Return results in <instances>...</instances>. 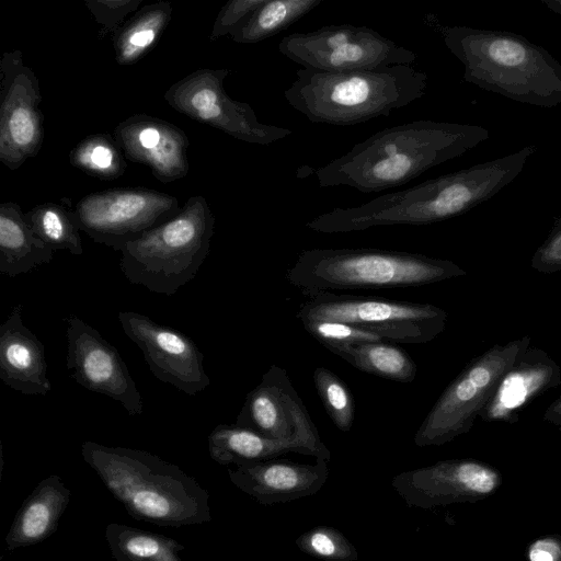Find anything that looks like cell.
I'll use <instances>...</instances> for the list:
<instances>
[{"instance_id":"1","label":"cell","mask_w":561,"mask_h":561,"mask_svg":"<svg viewBox=\"0 0 561 561\" xmlns=\"http://www.w3.org/2000/svg\"><path fill=\"white\" fill-rule=\"evenodd\" d=\"M536 152L527 146L508 156L380 195L356 207H337L305 226L321 233H344L383 226H425L460 216L507 186Z\"/></svg>"},{"instance_id":"2","label":"cell","mask_w":561,"mask_h":561,"mask_svg":"<svg viewBox=\"0 0 561 561\" xmlns=\"http://www.w3.org/2000/svg\"><path fill=\"white\" fill-rule=\"evenodd\" d=\"M490 137L479 125L414 121L381 129L314 170L321 187L379 193L403 185Z\"/></svg>"},{"instance_id":"3","label":"cell","mask_w":561,"mask_h":561,"mask_svg":"<svg viewBox=\"0 0 561 561\" xmlns=\"http://www.w3.org/2000/svg\"><path fill=\"white\" fill-rule=\"evenodd\" d=\"M85 463L135 519L162 527L211 520L209 492L176 465L146 450L85 440Z\"/></svg>"},{"instance_id":"4","label":"cell","mask_w":561,"mask_h":561,"mask_svg":"<svg viewBox=\"0 0 561 561\" xmlns=\"http://www.w3.org/2000/svg\"><path fill=\"white\" fill-rule=\"evenodd\" d=\"M439 34L463 65L465 82L525 104H561V64L526 37L459 25L439 26Z\"/></svg>"},{"instance_id":"5","label":"cell","mask_w":561,"mask_h":561,"mask_svg":"<svg viewBox=\"0 0 561 561\" xmlns=\"http://www.w3.org/2000/svg\"><path fill=\"white\" fill-rule=\"evenodd\" d=\"M426 72L411 65L322 71L301 68L284 98L311 123L350 126L389 116L423 98Z\"/></svg>"},{"instance_id":"6","label":"cell","mask_w":561,"mask_h":561,"mask_svg":"<svg viewBox=\"0 0 561 561\" xmlns=\"http://www.w3.org/2000/svg\"><path fill=\"white\" fill-rule=\"evenodd\" d=\"M467 275L450 260L374 248L304 250L286 273L308 298L340 290L419 287Z\"/></svg>"},{"instance_id":"7","label":"cell","mask_w":561,"mask_h":561,"mask_svg":"<svg viewBox=\"0 0 561 561\" xmlns=\"http://www.w3.org/2000/svg\"><path fill=\"white\" fill-rule=\"evenodd\" d=\"M214 228L206 198L192 196L173 218L125 244L119 268L130 284L172 296L201 268L210 251Z\"/></svg>"},{"instance_id":"8","label":"cell","mask_w":561,"mask_h":561,"mask_svg":"<svg viewBox=\"0 0 561 561\" xmlns=\"http://www.w3.org/2000/svg\"><path fill=\"white\" fill-rule=\"evenodd\" d=\"M530 346L524 335L495 344L468 363L442 392L414 435L417 447L440 446L468 433L504 373Z\"/></svg>"},{"instance_id":"9","label":"cell","mask_w":561,"mask_h":561,"mask_svg":"<svg viewBox=\"0 0 561 561\" xmlns=\"http://www.w3.org/2000/svg\"><path fill=\"white\" fill-rule=\"evenodd\" d=\"M296 317L299 321H341L403 344L434 340L445 330L448 319L446 310L433 304L336 293L310 297L300 304Z\"/></svg>"},{"instance_id":"10","label":"cell","mask_w":561,"mask_h":561,"mask_svg":"<svg viewBox=\"0 0 561 561\" xmlns=\"http://www.w3.org/2000/svg\"><path fill=\"white\" fill-rule=\"evenodd\" d=\"M279 53L305 69L345 71L411 65L417 54L385 37L374 28L353 25H325L311 32L284 36Z\"/></svg>"},{"instance_id":"11","label":"cell","mask_w":561,"mask_h":561,"mask_svg":"<svg viewBox=\"0 0 561 561\" xmlns=\"http://www.w3.org/2000/svg\"><path fill=\"white\" fill-rule=\"evenodd\" d=\"M181 210L176 197L146 187L110 188L83 196L73 209L82 232L121 252Z\"/></svg>"},{"instance_id":"12","label":"cell","mask_w":561,"mask_h":561,"mask_svg":"<svg viewBox=\"0 0 561 561\" xmlns=\"http://www.w3.org/2000/svg\"><path fill=\"white\" fill-rule=\"evenodd\" d=\"M229 73V69H198L172 84L164 99L181 114L249 144L267 146L293 134L260 122L250 104L229 96L224 88Z\"/></svg>"},{"instance_id":"13","label":"cell","mask_w":561,"mask_h":561,"mask_svg":"<svg viewBox=\"0 0 561 561\" xmlns=\"http://www.w3.org/2000/svg\"><path fill=\"white\" fill-rule=\"evenodd\" d=\"M0 100V161L18 170L38 153L44 139L39 82L19 49L1 56Z\"/></svg>"},{"instance_id":"14","label":"cell","mask_w":561,"mask_h":561,"mask_svg":"<svg viewBox=\"0 0 561 561\" xmlns=\"http://www.w3.org/2000/svg\"><path fill=\"white\" fill-rule=\"evenodd\" d=\"M236 424L273 439L306 445L316 459H331L287 371L276 364L271 365L259 385L248 393Z\"/></svg>"},{"instance_id":"15","label":"cell","mask_w":561,"mask_h":561,"mask_svg":"<svg viewBox=\"0 0 561 561\" xmlns=\"http://www.w3.org/2000/svg\"><path fill=\"white\" fill-rule=\"evenodd\" d=\"M66 322L70 377L83 388L119 402L130 416L141 415V394L116 347L77 316L66 318Z\"/></svg>"},{"instance_id":"16","label":"cell","mask_w":561,"mask_h":561,"mask_svg":"<svg viewBox=\"0 0 561 561\" xmlns=\"http://www.w3.org/2000/svg\"><path fill=\"white\" fill-rule=\"evenodd\" d=\"M502 474L476 459H447L396 474L391 486L410 507L432 510L473 503L493 494Z\"/></svg>"},{"instance_id":"17","label":"cell","mask_w":561,"mask_h":561,"mask_svg":"<svg viewBox=\"0 0 561 561\" xmlns=\"http://www.w3.org/2000/svg\"><path fill=\"white\" fill-rule=\"evenodd\" d=\"M117 318L157 379L188 396H195L210 385L204 355L187 335L139 312L119 311Z\"/></svg>"},{"instance_id":"18","label":"cell","mask_w":561,"mask_h":561,"mask_svg":"<svg viewBox=\"0 0 561 561\" xmlns=\"http://www.w3.org/2000/svg\"><path fill=\"white\" fill-rule=\"evenodd\" d=\"M114 139L126 159L147 165L163 183L188 172V138L178 126L147 114H136L119 123Z\"/></svg>"},{"instance_id":"19","label":"cell","mask_w":561,"mask_h":561,"mask_svg":"<svg viewBox=\"0 0 561 561\" xmlns=\"http://www.w3.org/2000/svg\"><path fill=\"white\" fill-rule=\"evenodd\" d=\"M234 486L262 505L296 501L316 494L329 478V461L300 463L287 459L245 462L228 469Z\"/></svg>"},{"instance_id":"20","label":"cell","mask_w":561,"mask_h":561,"mask_svg":"<svg viewBox=\"0 0 561 561\" xmlns=\"http://www.w3.org/2000/svg\"><path fill=\"white\" fill-rule=\"evenodd\" d=\"M560 385L559 364L543 350L529 346L501 377L480 419L514 424L530 402Z\"/></svg>"},{"instance_id":"21","label":"cell","mask_w":561,"mask_h":561,"mask_svg":"<svg viewBox=\"0 0 561 561\" xmlns=\"http://www.w3.org/2000/svg\"><path fill=\"white\" fill-rule=\"evenodd\" d=\"M18 304L0 325V379L23 394L45 396L51 390L44 344L24 325Z\"/></svg>"},{"instance_id":"22","label":"cell","mask_w":561,"mask_h":561,"mask_svg":"<svg viewBox=\"0 0 561 561\" xmlns=\"http://www.w3.org/2000/svg\"><path fill=\"white\" fill-rule=\"evenodd\" d=\"M71 497L57 474L43 479L23 501L5 536L8 551L37 545L53 536Z\"/></svg>"},{"instance_id":"23","label":"cell","mask_w":561,"mask_h":561,"mask_svg":"<svg viewBox=\"0 0 561 561\" xmlns=\"http://www.w3.org/2000/svg\"><path fill=\"white\" fill-rule=\"evenodd\" d=\"M55 251L39 239L14 202L0 204V272L16 277L53 261Z\"/></svg>"},{"instance_id":"24","label":"cell","mask_w":561,"mask_h":561,"mask_svg":"<svg viewBox=\"0 0 561 561\" xmlns=\"http://www.w3.org/2000/svg\"><path fill=\"white\" fill-rule=\"evenodd\" d=\"M210 458L219 465L239 466L273 459L287 453L313 456L306 445L273 439L234 424H218L208 435Z\"/></svg>"},{"instance_id":"25","label":"cell","mask_w":561,"mask_h":561,"mask_svg":"<svg viewBox=\"0 0 561 561\" xmlns=\"http://www.w3.org/2000/svg\"><path fill=\"white\" fill-rule=\"evenodd\" d=\"M172 15L168 1L140 8L114 33L113 48L118 65H131L144 57L159 41Z\"/></svg>"},{"instance_id":"26","label":"cell","mask_w":561,"mask_h":561,"mask_svg":"<svg viewBox=\"0 0 561 561\" xmlns=\"http://www.w3.org/2000/svg\"><path fill=\"white\" fill-rule=\"evenodd\" d=\"M328 350L355 368L389 380L412 382L417 374L411 356L392 342H358Z\"/></svg>"},{"instance_id":"27","label":"cell","mask_w":561,"mask_h":561,"mask_svg":"<svg viewBox=\"0 0 561 561\" xmlns=\"http://www.w3.org/2000/svg\"><path fill=\"white\" fill-rule=\"evenodd\" d=\"M105 540L115 561H192L180 557L181 542L119 523L105 527Z\"/></svg>"},{"instance_id":"28","label":"cell","mask_w":561,"mask_h":561,"mask_svg":"<svg viewBox=\"0 0 561 561\" xmlns=\"http://www.w3.org/2000/svg\"><path fill=\"white\" fill-rule=\"evenodd\" d=\"M323 0H264L231 35L238 44H255L288 28Z\"/></svg>"},{"instance_id":"29","label":"cell","mask_w":561,"mask_h":561,"mask_svg":"<svg viewBox=\"0 0 561 561\" xmlns=\"http://www.w3.org/2000/svg\"><path fill=\"white\" fill-rule=\"evenodd\" d=\"M25 219L36 236L54 251L64 250L73 255L83 253L81 230L73 209L47 202L26 211Z\"/></svg>"},{"instance_id":"30","label":"cell","mask_w":561,"mask_h":561,"mask_svg":"<svg viewBox=\"0 0 561 561\" xmlns=\"http://www.w3.org/2000/svg\"><path fill=\"white\" fill-rule=\"evenodd\" d=\"M124 154L108 134H95L81 140L70 152L71 164L83 172L102 179L119 178L126 169Z\"/></svg>"},{"instance_id":"31","label":"cell","mask_w":561,"mask_h":561,"mask_svg":"<svg viewBox=\"0 0 561 561\" xmlns=\"http://www.w3.org/2000/svg\"><path fill=\"white\" fill-rule=\"evenodd\" d=\"M313 382L328 416L342 432H350L355 420V403L345 382L325 367H317Z\"/></svg>"},{"instance_id":"32","label":"cell","mask_w":561,"mask_h":561,"mask_svg":"<svg viewBox=\"0 0 561 561\" xmlns=\"http://www.w3.org/2000/svg\"><path fill=\"white\" fill-rule=\"evenodd\" d=\"M296 546L304 553L324 561H356L355 546L332 526H316L296 539Z\"/></svg>"},{"instance_id":"33","label":"cell","mask_w":561,"mask_h":561,"mask_svg":"<svg viewBox=\"0 0 561 561\" xmlns=\"http://www.w3.org/2000/svg\"><path fill=\"white\" fill-rule=\"evenodd\" d=\"M300 322L305 330L325 348L358 342L386 341L375 333L341 321L308 319Z\"/></svg>"},{"instance_id":"34","label":"cell","mask_w":561,"mask_h":561,"mask_svg":"<svg viewBox=\"0 0 561 561\" xmlns=\"http://www.w3.org/2000/svg\"><path fill=\"white\" fill-rule=\"evenodd\" d=\"M142 0H85L84 4L101 25L99 37L116 33L131 12H137Z\"/></svg>"},{"instance_id":"35","label":"cell","mask_w":561,"mask_h":561,"mask_svg":"<svg viewBox=\"0 0 561 561\" xmlns=\"http://www.w3.org/2000/svg\"><path fill=\"white\" fill-rule=\"evenodd\" d=\"M264 0H230L218 12L209 34L211 42L231 35Z\"/></svg>"},{"instance_id":"36","label":"cell","mask_w":561,"mask_h":561,"mask_svg":"<svg viewBox=\"0 0 561 561\" xmlns=\"http://www.w3.org/2000/svg\"><path fill=\"white\" fill-rule=\"evenodd\" d=\"M530 265L542 274L561 271V217H559L546 240L535 251Z\"/></svg>"},{"instance_id":"37","label":"cell","mask_w":561,"mask_h":561,"mask_svg":"<svg viewBox=\"0 0 561 561\" xmlns=\"http://www.w3.org/2000/svg\"><path fill=\"white\" fill-rule=\"evenodd\" d=\"M529 561H561V542L546 537L533 542L528 550Z\"/></svg>"},{"instance_id":"38","label":"cell","mask_w":561,"mask_h":561,"mask_svg":"<svg viewBox=\"0 0 561 561\" xmlns=\"http://www.w3.org/2000/svg\"><path fill=\"white\" fill-rule=\"evenodd\" d=\"M543 420L561 430V394L548 405Z\"/></svg>"},{"instance_id":"39","label":"cell","mask_w":561,"mask_h":561,"mask_svg":"<svg viewBox=\"0 0 561 561\" xmlns=\"http://www.w3.org/2000/svg\"><path fill=\"white\" fill-rule=\"evenodd\" d=\"M550 11L561 15V0H540Z\"/></svg>"},{"instance_id":"40","label":"cell","mask_w":561,"mask_h":561,"mask_svg":"<svg viewBox=\"0 0 561 561\" xmlns=\"http://www.w3.org/2000/svg\"><path fill=\"white\" fill-rule=\"evenodd\" d=\"M56 561H62V560H56Z\"/></svg>"}]
</instances>
